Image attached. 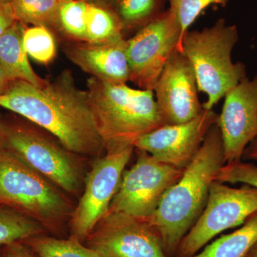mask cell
Returning <instances> with one entry per match:
<instances>
[{
  "mask_svg": "<svg viewBox=\"0 0 257 257\" xmlns=\"http://www.w3.org/2000/svg\"><path fill=\"white\" fill-rule=\"evenodd\" d=\"M0 107L45 130L79 156L96 159L105 152L87 90L77 87L69 70L53 80L45 79L40 86L25 81L10 83L0 95Z\"/></svg>",
  "mask_w": 257,
  "mask_h": 257,
  "instance_id": "cell-1",
  "label": "cell"
},
{
  "mask_svg": "<svg viewBox=\"0 0 257 257\" xmlns=\"http://www.w3.org/2000/svg\"><path fill=\"white\" fill-rule=\"evenodd\" d=\"M224 165V147L216 123L182 177L166 192L153 214L145 219L157 231L167 256L175 257L182 239L204 210L211 184Z\"/></svg>",
  "mask_w": 257,
  "mask_h": 257,
  "instance_id": "cell-2",
  "label": "cell"
},
{
  "mask_svg": "<svg viewBox=\"0 0 257 257\" xmlns=\"http://www.w3.org/2000/svg\"><path fill=\"white\" fill-rule=\"evenodd\" d=\"M87 94L105 153L135 147L139 139L165 125L153 91L91 77Z\"/></svg>",
  "mask_w": 257,
  "mask_h": 257,
  "instance_id": "cell-3",
  "label": "cell"
},
{
  "mask_svg": "<svg viewBox=\"0 0 257 257\" xmlns=\"http://www.w3.org/2000/svg\"><path fill=\"white\" fill-rule=\"evenodd\" d=\"M0 204L37 221L52 236L68 237L76 205L72 197L3 147L0 150Z\"/></svg>",
  "mask_w": 257,
  "mask_h": 257,
  "instance_id": "cell-4",
  "label": "cell"
},
{
  "mask_svg": "<svg viewBox=\"0 0 257 257\" xmlns=\"http://www.w3.org/2000/svg\"><path fill=\"white\" fill-rule=\"evenodd\" d=\"M3 148L13 152L71 197H79L87 174L86 160L65 148L50 133L20 120L0 121Z\"/></svg>",
  "mask_w": 257,
  "mask_h": 257,
  "instance_id": "cell-5",
  "label": "cell"
},
{
  "mask_svg": "<svg viewBox=\"0 0 257 257\" xmlns=\"http://www.w3.org/2000/svg\"><path fill=\"white\" fill-rule=\"evenodd\" d=\"M239 40L235 25L219 19L212 26L187 31L181 43V51L192 64L199 92L207 94L203 108L211 110L243 79L246 66L231 60L233 49Z\"/></svg>",
  "mask_w": 257,
  "mask_h": 257,
  "instance_id": "cell-6",
  "label": "cell"
},
{
  "mask_svg": "<svg viewBox=\"0 0 257 257\" xmlns=\"http://www.w3.org/2000/svg\"><path fill=\"white\" fill-rule=\"evenodd\" d=\"M257 212V188L244 184L232 188L214 181L202 214L184 236L175 257H189L199 252L223 231L241 226Z\"/></svg>",
  "mask_w": 257,
  "mask_h": 257,
  "instance_id": "cell-7",
  "label": "cell"
},
{
  "mask_svg": "<svg viewBox=\"0 0 257 257\" xmlns=\"http://www.w3.org/2000/svg\"><path fill=\"white\" fill-rule=\"evenodd\" d=\"M134 150L135 147H130L121 151L105 153L92 162L69 221V238L84 243L94 226L109 212Z\"/></svg>",
  "mask_w": 257,
  "mask_h": 257,
  "instance_id": "cell-8",
  "label": "cell"
},
{
  "mask_svg": "<svg viewBox=\"0 0 257 257\" xmlns=\"http://www.w3.org/2000/svg\"><path fill=\"white\" fill-rule=\"evenodd\" d=\"M137 151V162L124 170L109 212L145 219L156 210L166 192L184 170L163 163L143 150Z\"/></svg>",
  "mask_w": 257,
  "mask_h": 257,
  "instance_id": "cell-9",
  "label": "cell"
},
{
  "mask_svg": "<svg viewBox=\"0 0 257 257\" xmlns=\"http://www.w3.org/2000/svg\"><path fill=\"white\" fill-rule=\"evenodd\" d=\"M181 42L177 20L170 10H166L126 40L130 81L140 89L153 91L171 56L181 51Z\"/></svg>",
  "mask_w": 257,
  "mask_h": 257,
  "instance_id": "cell-10",
  "label": "cell"
},
{
  "mask_svg": "<svg viewBox=\"0 0 257 257\" xmlns=\"http://www.w3.org/2000/svg\"><path fill=\"white\" fill-rule=\"evenodd\" d=\"M84 243L102 257H168L151 225L122 213L108 212Z\"/></svg>",
  "mask_w": 257,
  "mask_h": 257,
  "instance_id": "cell-11",
  "label": "cell"
},
{
  "mask_svg": "<svg viewBox=\"0 0 257 257\" xmlns=\"http://www.w3.org/2000/svg\"><path fill=\"white\" fill-rule=\"evenodd\" d=\"M219 114L204 109L182 124H165L139 139L135 150H143L157 160L184 170L194 160Z\"/></svg>",
  "mask_w": 257,
  "mask_h": 257,
  "instance_id": "cell-12",
  "label": "cell"
},
{
  "mask_svg": "<svg viewBox=\"0 0 257 257\" xmlns=\"http://www.w3.org/2000/svg\"><path fill=\"white\" fill-rule=\"evenodd\" d=\"M153 92L165 124L187 122L204 110L194 69L182 51L177 50L171 56Z\"/></svg>",
  "mask_w": 257,
  "mask_h": 257,
  "instance_id": "cell-13",
  "label": "cell"
},
{
  "mask_svg": "<svg viewBox=\"0 0 257 257\" xmlns=\"http://www.w3.org/2000/svg\"><path fill=\"white\" fill-rule=\"evenodd\" d=\"M217 125L225 164L241 160L246 147L257 138V74L245 77L224 96Z\"/></svg>",
  "mask_w": 257,
  "mask_h": 257,
  "instance_id": "cell-14",
  "label": "cell"
},
{
  "mask_svg": "<svg viewBox=\"0 0 257 257\" xmlns=\"http://www.w3.org/2000/svg\"><path fill=\"white\" fill-rule=\"evenodd\" d=\"M67 52L69 60L93 77L112 84L130 81L125 39L105 44L83 42L69 47Z\"/></svg>",
  "mask_w": 257,
  "mask_h": 257,
  "instance_id": "cell-15",
  "label": "cell"
},
{
  "mask_svg": "<svg viewBox=\"0 0 257 257\" xmlns=\"http://www.w3.org/2000/svg\"><path fill=\"white\" fill-rule=\"evenodd\" d=\"M25 30L24 24L17 21L0 37V68L10 82L25 81L40 86L45 79L37 75L29 62L23 44Z\"/></svg>",
  "mask_w": 257,
  "mask_h": 257,
  "instance_id": "cell-16",
  "label": "cell"
},
{
  "mask_svg": "<svg viewBox=\"0 0 257 257\" xmlns=\"http://www.w3.org/2000/svg\"><path fill=\"white\" fill-rule=\"evenodd\" d=\"M257 241V212L239 229L221 236L189 257H245Z\"/></svg>",
  "mask_w": 257,
  "mask_h": 257,
  "instance_id": "cell-17",
  "label": "cell"
},
{
  "mask_svg": "<svg viewBox=\"0 0 257 257\" xmlns=\"http://www.w3.org/2000/svg\"><path fill=\"white\" fill-rule=\"evenodd\" d=\"M122 32V24L116 13L101 7L89 4L86 42L92 44L118 42L124 39Z\"/></svg>",
  "mask_w": 257,
  "mask_h": 257,
  "instance_id": "cell-18",
  "label": "cell"
},
{
  "mask_svg": "<svg viewBox=\"0 0 257 257\" xmlns=\"http://www.w3.org/2000/svg\"><path fill=\"white\" fill-rule=\"evenodd\" d=\"M38 257H102L92 248L70 238H58L49 234L38 235L23 241Z\"/></svg>",
  "mask_w": 257,
  "mask_h": 257,
  "instance_id": "cell-19",
  "label": "cell"
},
{
  "mask_svg": "<svg viewBox=\"0 0 257 257\" xmlns=\"http://www.w3.org/2000/svg\"><path fill=\"white\" fill-rule=\"evenodd\" d=\"M45 234L41 224L0 204V246Z\"/></svg>",
  "mask_w": 257,
  "mask_h": 257,
  "instance_id": "cell-20",
  "label": "cell"
},
{
  "mask_svg": "<svg viewBox=\"0 0 257 257\" xmlns=\"http://www.w3.org/2000/svg\"><path fill=\"white\" fill-rule=\"evenodd\" d=\"M11 5L17 20L24 25L47 27L58 23V0H12Z\"/></svg>",
  "mask_w": 257,
  "mask_h": 257,
  "instance_id": "cell-21",
  "label": "cell"
},
{
  "mask_svg": "<svg viewBox=\"0 0 257 257\" xmlns=\"http://www.w3.org/2000/svg\"><path fill=\"white\" fill-rule=\"evenodd\" d=\"M165 0H118L117 15L125 27H140V29L162 15Z\"/></svg>",
  "mask_w": 257,
  "mask_h": 257,
  "instance_id": "cell-22",
  "label": "cell"
},
{
  "mask_svg": "<svg viewBox=\"0 0 257 257\" xmlns=\"http://www.w3.org/2000/svg\"><path fill=\"white\" fill-rule=\"evenodd\" d=\"M89 4L82 0H67L61 3L58 23L66 34L79 41L86 42L87 15Z\"/></svg>",
  "mask_w": 257,
  "mask_h": 257,
  "instance_id": "cell-23",
  "label": "cell"
},
{
  "mask_svg": "<svg viewBox=\"0 0 257 257\" xmlns=\"http://www.w3.org/2000/svg\"><path fill=\"white\" fill-rule=\"evenodd\" d=\"M23 44L28 56L42 64L52 62L56 55L53 35L47 27L33 26L24 32Z\"/></svg>",
  "mask_w": 257,
  "mask_h": 257,
  "instance_id": "cell-24",
  "label": "cell"
},
{
  "mask_svg": "<svg viewBox=\"0 0 257 257\" xmlns=\"http://www.w3.org/2000/svg\"><path fill=\"white\" fill-rule=\"evenodd\" d=\"M169 10L174 15L179 28L182 40L191 25L204 10L211 5L225 7L231 0H167ZM182 43V42H181Z\"/></svg>",
  "mask_w": 257,
  "mask_h": 257,
  "instance_id": "cell-25",
  "label": "cell"
},
{
  "mask_svg": "<svg viewBox=\"0 0 257 257\" xmlns=\"http://www.w3.org/2000/svg\"><path fill=\"white\" fill-rule=\"evenodd\" d=\"M214 181L222 183H242L257 188V165L242 160L225 164L218 171Z\"/></svg>",
  "mask_w": 257,
  "mask_h": 257,
  "instance_id": "cell-26",
  "label": "cell"
},
{
  "mask_svg": "<svg viewBox=\"0 0 257 257\" xmlns=\"http://www.w3.org/2000/svg\"><path fill=\"white\" fill-rule=\"evenodd\" d=\"M0 257H38L30 246L18 241L0 246Z\"/></svg>",
  "mask_w": 257,
  "mask_h": 257,
  "instance_id": "cell-27",
  "label": "cell"
},
{
  "mask_svg": "<svg viewBox=\"0 0 257 257\" xmlns=\"http://www.w3.org/2000/svg\"><path fill=\"white\" fill-rule=\"evenodd\" d=\"M17 21L11 3L0 4V37Z\"/></svg>",
  "mask_w": 257,
  "mask_h": 257,
  "instance_id": "cell-28",
  "label": "cell"
},
{
  "mask_svg": "<svg viewBox=\"0 0 257 257\" xmlns=\"http://www.w3.org/2000/svg\"><path fill=\"white\" fill-rule=\"evenodd\" d=\"M242 158L244 160L257 161V138L246 147Z\"/></svg>",
  "mask_w": 257,
  "mask_h": 257,
  "instance_id": "cell-29",
  "label": "cell"
},
{
  "mask_svg": "<svg viewBox=\"0 0 257 257\" xmlns=\"http://www.w3.org/2000/svg\"><path fill=\"white\" fill-rule=\"evenodd\" d=\"M10 82L2 69L0 68V95L4 94L10 85Z\"/></svg>",
  "mask_w": 257,
  "mask_h": 257,
  "instance_id": "cell-30",
  "label": "cell"
},
{
  "mask_svg": "<svg viewBox=\"0 0 257 257\" xmlns=\"http://www.w3.org/2000/svg\"><path fill=\"white\" fill-rule=\"evenodd\" d=\"M245 257H257V241Z\"/></svg>",
  "mask_w": 257,
  "mask_h": 257,
  "instance_id": "cell-31",
  "label": "cell"
},
{
  "mask_svg": "<svg viewBox=\"0 0 257 257\" xmlns=\"http://www.w3.org/2000/svg\"><path fill=\"white\" fill-rule=\"evenodd\" d=\"M12 0H0V4H5V3H11Z\"/></svg>",
  "mask_w": 257,
  "mask_h": 257,
  "instance_id": "cell-32",
  "label": "cell"
},
{
  "mask_svg": "<svg viewBox=\"0 0 257 257\" xmlns=\"http://www.w3.org/2000/svg\"><path fill=\"white\" fill-rule=\"evenodd\" d=\"M60 3H64V2L67 1V0H58Z\"/></svg>",
  "mask_w": 257,
  "mask_h": 257,
  "instance_id": "cell-33",
  "label": "cell"
},
{
  "mask_svg": "<svg viewBox=\"0 0 257 257\" xmlns=\"http://www.w3.org/2000/svg\"><path fill=\"white\" fill-rule=\"evenodd\" d=\"M2 147H3V146H2V142L1 140H0V150H1Z\"/></svg>",
  "mask_w": 257,
  "mask_h": 257,
  "instance_id": "cell-34",
  "label": "cell"
},
{
  "mask_svg": "<svg viewBox=\"0 0 257 257\" xmlns=\"http://www.w3.org/2000/svg\"><path fill=\"white\" fill-rule=\"evenodd\" d=\"M2 119H3V117H2L1 114H0V121H1Z\"/></svg>",
  "mask_w": 257,
  "mask_h": 257,
  "instance_id": "cell-35",
  "label": "cell"
}]
</instances>
